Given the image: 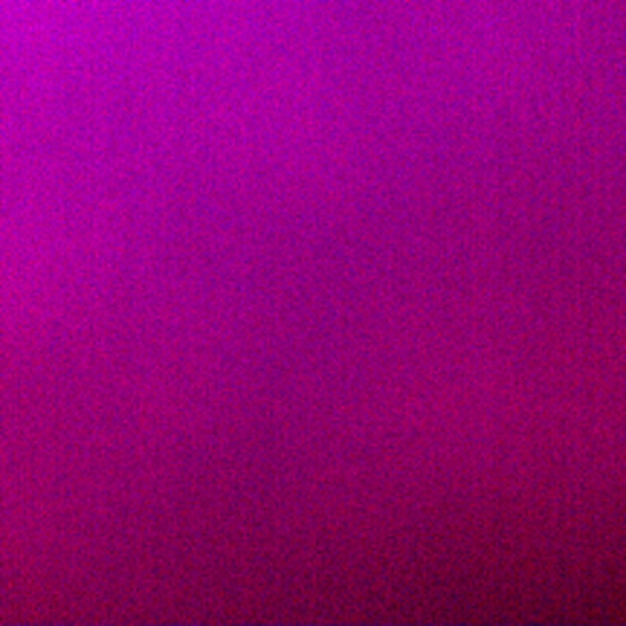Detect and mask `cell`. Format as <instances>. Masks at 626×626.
<instances>
[{
	"label": "cell",
	"mask_w": 626,
	"mask_h": 626,
	"mask_svg": "<svg viewBox=\"0 0 626 626\" xmlns=\"http://www.w3.org/2000/svg\"><path fill=\"white\" fill-rule=\"evenodd\" d=\"M90 371L99 380V359H90ZM96 426H99V383H96ZM96 447H99V429H96Z\"/></svg>",
	"instance_id": "6da1fadb"
}]
</instances>
